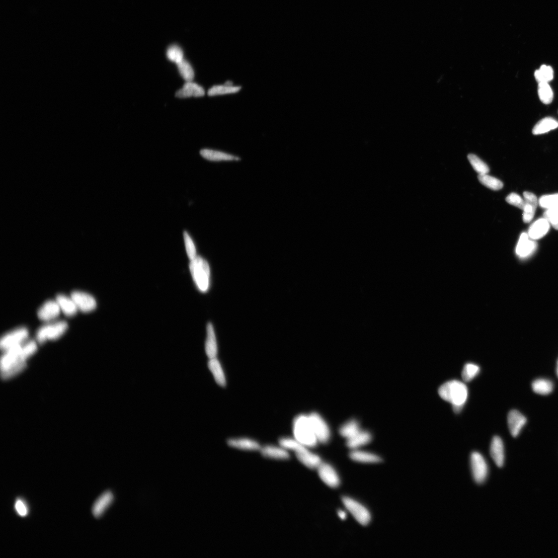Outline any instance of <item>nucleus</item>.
<instances>
[{"instance_id": "nucleus-1", "label": "nucleus", "mask_w": 558, "mask_h": 558, "mask_svg": "<svg viewBox=\"0 0 558 558\" xmlns=\"http://www.w3.org/2000/svg\"><path fill=\"white\" fill-rule=\"evenodd\" d=\"M36 350V343L30 341L6 350L1 359L3 377L8 378L21 371L25 367L26 359L33 355Z\"/></svg>"}, {"instance_id": "nucleus-2", "label": "nucleus", "mask_w": 558, "mask_h": 558, "mask_svg": "<svg viewBox=\"0 0 558 558\" xmlns=\"http://www.w3.org/2000/svg\"><path fill=\"white\" fill-rule=\"evenodd\" d=\"M441 398L452 404L456 413H460L468 398L469 391L466 385L458 380L448 381L438 389Z\"/></svg>"}, {"instance_id": "nucleus-3", "label": "nucleus", "mask_w": 558, "mask_h": 558, "mask_svg": "<svg viewBox=\"0 0 558 558\" xmlns=\"http://www.w3.org/2000/svg\"><path fill=\"white\" fill-rule=\"evenodd\" d=\"M293 433L298 442L308 448H315L319 443L309 415L301 414L294 419Z\"/></svg>"}, {"instance_id": "nucleus-4", "label": "nucleus", "mask_w": 558, "mask_h": 558, "mask_svg": "<svg viewBox=\"0 0 558 558\" xmlns=\"http://www.w3.org/2000/svg\"><path fill=\"white\" fill-rule=\"evenodd\" d=\"M189 267L198 289L202 292H206L210 285V268L208 263L201 256H197L191 260Z\"/></svg>"}, {"instance_id": "nucleus-5", "label": "nucleus", "mask_w": 558, "mask_h": 558, "mask_svg": "<svg viewBox=\"0 0 558 558\" xmlns=\"http://www.w3.org/2000/svg\"><path fill=\"white\" fill-rule=\"evenodd\" d=\"M68 325L66 321L49 322L38 329L36 338L38 342L44 343L48 340H56L66 332Z\"/></svg>"}, {"instance_id": "nucleus-6", "label": "nucleus", "mask_w": 558, "mask_h": 558, "mask_svg": "<svg viewBox=\"0 0 558 558\" xmlns=\"http://www.w3.org/2000/svg\"><path fill=\"white\" fill-rule=\"evenodd\" d=\"M342 502L347 510L354 516L355 520L362 526H367L371 520V516L368 510L358 501L347 497L342 498Z\"/></svg>"}, {"instance_id": "nucleus-7", "label": "nucleus", "mask_w": 558, "mask_h": 558, "mask_svg": "<svg viewBox=\"0 0 558 558\" xmlns=\"http://www.w3.org/2000/svg\"><path fill=\"white\" fill-rule=\"evenodd\" d=\"M308 415L319 443H328L330 440L331 431L326 421L318 412H311Z\"/></svg>"}, {"instance_id": "nucleus-8", "label": "nucleus", "mask_w": 558, "mask_h": 558, "mask_svg": "<svg viewBox=\"0 0 558 558\" xmlns=\"http://www.w3.org/2000/svg\"><path fill=\"white\" fill-rule=\"evenodd\" d=\"M472 471L475 481L478 484H482L486 480L488 475V466L481 454L478 452L472 453L471 457Z\"/></svg>"}, {"instance_id": "nucleus-9", "label": "nucleus", "mask_w": 558, "mask_h": 558, "mask_svg": "<svg viewBox=\"0 0 558 558\" xmlns=\"http://www.w3.org/2000/svg\"><path fill=\"white\" fill-rule=\"evenodd\" d=\"M29 332L24 327L19 328L5 334L1 340V347L6 350L22 344L28 339Z\"/></svg>"}, {"instance_id": "nucleus-10", "label": "nucleus", "mask_w": 558, "mask_h": 558, "mask_svg": "<svg viewBox=\"0 0 558 558\" xmlns=\"http://www.w3.org/2000/svg\"><path fill=\"white\" fill-rule=\"evenodd\" d=\"M318 470L319 478L327 485L333 488L339 486L340 479L339 475L330 465L322 463Z\"/></svg>"}, {"instance_id": "nucleus-11", "label": "nucleus", "mask_w": 558, "mask_h": 558, "mask_svg": "<svg viewBox=\"0 0 558 558\" xmlns=\"http://www.w3.org/2000/svg\"><path fill=\"white\" fill-rule=\"evenodd\" d=\"M78 309L83 313L94 310L97 306L95 298L91 295L81 291H75L71 294Z\"/></svg>"}, {"instance_id": "nucleus-12", "label": "nucleus", "mask_w": 558, "mask_h": 558, "mask_svg": "<svg viewBox=\"0 0 558 558\" xmlns=\"http://www.w3.org/2000/svg\"><path fill=\"white\" fill-rule=\"evenodd\" d=\"M61 310L56 301H48L39 309L37 316L41 320L50 322L55 320L60 315Z\"/></svg>"}, {"instance_id": "nucleus-13", "label": "nucleus", "mask_w": 558, "mask_h": 558, "mask_svg": "<svg viewBox=\"0 0 558 558\" xmlns=\"http://www.w3.org/2000/svg\"><path fill=\"white\" fill-rule=\"evenodd\" d=\"M537 248L536 242L531 239L527 233H523L517 243L516 253L521 258H526L533 254Z\"/></svg>"}, {"instance_id": "nucleus-14", "label": "nucleus", "mask_w": 558, "mask_h": 558, "mask_svg": "<svg viewBox=\"0 0 558 558\" xmlns=\"http://www.w3.org/2000/svg\"><path fill=\"white\" fill-rule=\"evenodd\" d=\"M525 206L523 210V219L525 223L528 224L533 219L539 203V201L535 194L525 191L523 194Z\"/></svg>"}, {"instance_id": "nucleus-15", "label": "nucleus", "mask_w": 558, "mask_h": 558, "mask_svg": "<svg viewBox=\"0 0 558 558\" xmlns=\"http://www.w3.org/2000/svg\"><path fill=\"white\" fill-rule=\"evenodd\" d=\"M295 453L297 459L311 470L318 469L322 463L320 458L310 452L307 447Z\"/></svg>"}, {"instance_id": "nucleus-16", "label": "nucleus", "mask_w": 558, "mask_h": 558, "mask_svg": "<svg viewBox=\"0 0 558 558\" xmlns=\"http://www.w3.org/2000/svg\"><path fill=\"white\" fill-rule=\"evenodd\" d=\"M527 422L526 417L520 412L516 410H511L508 417V423L511 434L516 437L520 434Z\"/></svg>"}, {"instance_id": "nucleus-17", "label": "nucleus", "mask_w": 558, "mask_h": 558, "mask_svg": "<svg viewBox=\"0 0 558 558\" xmlns=\"http://www.w3.org/2000/svg\"><path fill=\"white\" fill-rule=\"evenodd\" d=\"M260 451L262 455L266 458L281 461L288 460L291 458L288 450L280 446L266 445L261 447Z\"/></svg>"}, {"instance_id": "nucleus-18", "label": "nucleus", "mask_w": 558, "mask_h": 558, "mask_svg": "<svg viewBox=\"0 0 558 558\" xmlns=\"http://www.w3.org/2000/svg\"><path fill=\"white\" fill-rule=\"evenodd\" d=\"M227 444L231 447L246 451L260 450L262 447L256 440L245 437L229 439Z\"/></svg>"}, {"instance_id": "nucleus-19", "label": "nucleus", "mask_w": 558, "mask_h": 558, "mask_svg": "<svg viewBox=\"0 0 558 558\" xmlns=\"http://www.w3.org/2000/svg\"><path fill=\"white\" fill-rule=\"evenodd\" d=\"M551 224L545 218H540L532 225L528 230V236L533 240H538L546 236L550 229Z\"/></svg>"}, {"instance_id": "nucleus-20", "label": "nucleus", "mask_w": 558, "mask_h": 558, "mask_svg": "<svg viewBox=\"0 0 558 558\" xmlns=\"http://www.w3.org/2000/svg\"><path fill=\"white\" fill-rule=\"evenodd\" d=\"M490 456L498 467L504 463V448L503 441L497 436L493 437L490 447Z\"/></svg>"}, {"instance_id": "nucleus-21", "label": "nucleus", "mask_w": 558, "mask_h": 558, "mask_svg": "<svg viewBox=\"0 0 558 558\" xmlns=\"http://www.w3.org/2000/svg\"><path fill=\"white\" fill-rule=\"evenodd\" d=\"M114 499L112 492L106 491L97 499L93 505L92 512L96 518L101 517L111 505Z\"/></svg>"}, {"instance_id": "nucleus-22", "label": "nucleus", "mask_w": 558, "mask_h": 558, "mask_svg": "<svg viewBox=\"0 0 558 558\" xmlns=\"http://www.w3.org/2000/svg\"><path fill=\"white\" fill-rule=\"evenodd\" d=\"M205 94V90L201 86L191 81L187 82L177 91L175 96L178 98L199 97L204 96Z\"/></svg>"}, {"instance_id": "nucleus-23", "label": "nucleus", "mask_w": 558, "mask_h": 558, "mask_svg": "<svg viewBox=\"0 0 558 558\" xmlns=\"http://www.w3.org/2000/svg\"><path fill=\"white\" fill-rule=\"evenodd\" d=\"M208 367L217 384L222 387L227 386L226 375L221 363L217 358L210 359Z\"/></svg>"}, {"instance_id": "nucleus-24", "label": "nucleus", "mask_w": 558, "mask_h": 558, "mask_svg": "<svg viewBox=\"0 0 558 558\" xmlns=\"http://www.w3.org/2000/svg\"><path fill=\"white\" fill-rule=\"evenodd\" d=\"M207 338L205 343V352L209 359L216 358L218 347L216 335L212 324L209 323L207 326Z\"/></svg>"}, {"instance_id": "nucleus-25", "label": "nucleus", "mask_w": 558, "mask_h": 558, "mask_svg": "<svg viewBox=\"0 0 558 558\" xmlns=\"http://www.w3.org/2000/svg\"><path fill=\"white\" fill-rule=\"evenodd\" d=\"M56 300L60 308L61 312L67 316H74L79 310L71 296L59 295Z\"/></svg>"}, {"instance_id": "nucleus-26", "label": "nucleus", "mask_w": 558, "mask_h": 558, "mask_svg": "<svg viewBox=\"0 0 558 558\" xmlns=\"http://www.w3.org/2000/svg\"><path fill=\"white\" fill-rule=\"evenodd\" d=\"M372 434L368 431L361 430L351 438L347 440V446L350 449L357 450L371 442Z\"/></svg>"}, {"instance_id": "nucleus-27", "label": "nucleus", "mask_w": 558, "mask_h": 558, "mask_svg": "<svg viewBox=\"0 0 558 558\" xmlns=\"http://www.w3.org/2000/svg\"><path fill=\"white\" fill-rule=\"evenodd\" d=\"M349 457L353 461L366 464L379 463L383 461L382 459L376 454L360 450H354L349 454Z\"/></svg>"}, {"instance_id": "nucleus-28", "label": "nucleus", "mask_w": 558, "mask_h": 558, "mask_svg": "<svg viewBox=\"0 0 558 558\" xmlns=\"http://www.w3.org/2000/svg\"><path fill=\"white\" fill-rule=\"evenodd\" d=\"M202 157L207 159L213 161L239 160L238 157L224 152L209 149H204L200 151Z\"/></svg>"}, {"instance_id": "nucleus-29", "label": "nucleus", "mask_w": 558, "mask_h": 558, "mask_svg": "<svg viewBox=\"0 0 558 558\" xmlns=\"http://www.w3.org/2000/svg\"><path fill=\"white\" fill-rule=\"evenodd\" d=\"M558 128V121L551 117H547L540 120L534 127L533 133L535 135L547 133Z\"/></svg>"}, {"instance_id": "nucleus-30", "label": "nucleus", "mask_w": 558, "mask_h": 558, "mask_svg": "<svg viewBox=\"0 0 558 558\" xmlns=\"http://www.w3.org/2000/svg\"><path fill=\"white\" fill-rule=\"evenodd\" d=\"M361 431L360 424L356 419L344 423L339 429L340 435L347 440L352 438Z\"/></svg>"}, {"instance_id": "nucleus-31", "label": "nucleus", "mask_w": 558, "mask_h": 558, "mask_svg": "<svg viewBox=\"0 0 558 558\" xmlns=\"http://www.w3.org/2000/svg\"><path fill=\"white\" fill-rule=\"evenodd\" d=\"M240 86L224 85H215L211 88L208 91L210 96L223 95L229 94L236 93L241 89Z\"/></svg>"}, {"instance_id": "nucleus-32", "label": "nucleus", "mask_w": 558, "mask_h": 558, "mask_svg": "<svg viewBox=\"0 0 558 558\" xmlns=\"http://www.w3.org/2000/svg\"><path fill=\"white\" fill-rule=\"evenodd\" d=\"M554 70L550 66L543 65L535 73V77L538 83H549L554 79Z\"/></svg>"}, {"instance_id": "nucleus-33", "label": "nucleus", "mask_w": 558, "mask_h": 558, "mask_svg": "<svg viewBox=\"0 0 558 558\" xmlns=\"http://www.w3.org/2000/svg\"><path fill=\"white\" fill-rule=\"evenodd\" d=\"M533 391L537 394L541 395H547L551 394L553 390V384L549 380L546 379H538L535 381L533 385Z\"/></svg>"}, {"instance_id": "nucleus-34", "label": "nucleus", "mask_w": 558, "mask_h": 558, "mask_svg": "<svg viewBox=\"0 0 558 558\" xmlns=\"http://www.w3.org/2000/svg\"><path fill=\"white\" fill-rule=\"evenodd\" d=\"M538 94L541 101L544 104H550L554 99V93L549 83H539Z\"/></svg>"}, {"instance_id": "nucleus-35", "label": "nucleus", "mask_w": 558, "mask_h": 558, "mask_svg": "<svg viewBox=\"0 0 558 558\" xmlns=\"http://www.w3.org/2000/svg\"><path fill=\"white\" fill-rule=\"evenodd\" d=\"M478 179L479 182L482 185L493 190H499L503 187L501 181L496 178L490 176L487 174L478 175Z\"/></svg>"}, {"instance_id": "nucleus-36", "label": "nucleus", "mask_w": 558, "mask_h": 558, "mask_svg": "<svg viewBox=\"0 0 558 558\" xmlns=\"http://www.w3.org/2000/svg\"><path fill=\"white\" fill-rule=\"evenodd\" d=\"M178 72L183 79L187 82H191L194 77V70L190 64L184 59L177 64Z\"/></svg>"}, {"instance_id": "nucleus-37", "label": "nucleus", "mask_w": 558, "mask_h": 558, "mask_svg": "<svg viewBox=\"0 0 558 558\" xmlns=\"http://www.w3.org/2000/svg\"><path fill=\"white\" fill-rule=\"evenodd\" d=\"M479 372L480 368L477 365L473 363H467L462 373V379L465 382H470L476 378Z\"/></svg>"}, {"instance_id": "nucleus-38", "label": "nucleus", "mask_w": 558, "mask_h": 558, "mask_svg": "<svg viewBox=\"0 0 558 558\" xmlns=\"http://www.w3.org/2000/svg\"><path fill=\"white\" fill-rule=\"evenodd\" d=\"M468 159L474 170L479 175L486 174L489 172L488 165L481 159H480L477 156L472 154H470L468 156Z\"/></svg>"}, {"instance_id": "nucleus-39", "label": "nucleus", "mask_w": 558, "mask_h": 558, "mask_svg": "<svg viewBox=\"0 0 558 558\" xmlns=\"http://www.w3.org/2000/svg\"><path fill=\"white\" fill-rule=\"evenodd\" d=\"M279 445L287 450H292L295 452L300 451L306 447L298 441L295 438L290 437H282L279 440Z\"/></svg>"}, {"instance_id": "nucleus-40", "label": "nucleus", "mask_w": 558, "mask_h": 558, "mask_svg": "<svg viewBox=\"0 0 558 558\" xmlns=\"http://www.w3.org/2000/svg\"><path fill=\"white\" fill-rule=\"evenodd\" d=\"M166 57L168 60L176 64L184 59L182 49L177 45L168 47L166 51Z\"/></svg>"}, {"instance_id": "nucleus-41", "label": "nucleus", "mask_w": 558, "mask_h": 558, "mask_svg": "<svg viewBox=\"0 0 558 558\" xmlns=\"http://www.w3.org/2000/svg\"><path fill=\"white\" fill-rule=\"evenodd\" d=\"M542 208L548 209L558 207V193L543 196L539 200Z\"/></svg>"}, {"instance_id": "nucleus-42", "label": "nucleus", "mask_w": 558, "mask_h": 558, "mask_svg": "<svg viewBox=\"0 0 558 558\" xmlns=\"http://www.w3.org/2000/svg\"><path fill=\"white\" fill-rule=\"evenodd\" d=\"M184 238L187 255L190 260H192L197 256L196 246L186 231L184 232Z\"/></svg>"}, {"instance_id": "nucleus-43", "label": "nucleus", "mask_w": 558, "mask_h": 558, "mask_svg": "<svg viewBox=\"0 0 558 558\" xmlns=\"http://www.w3.org/2000/svg\"><path fill=\"white\" fill-rule=\"evenodd\" d=\"M544 217L548 220L553 228L558 230V207L548 209L545 212Z\"/></svg>"}, {"instance_id": "nucleus-44", "label": "nucleus", "mask_w": 558, "mask_h": 558, "mask_svg": "<svg viewBox=\"0 0 558 558\" xmlns=\"http://www.w3.org/2000/svg\"><path fill=\"white\" fill-rule=\"evenodd\" d=\"M506 201L509 204L513 205L522 210L524 209L525 201L520 196L515 193H512L506 198Z\"/></svg>"}, {"instance_id": "nucleus-45", "label": "nucleus", "mask_w": 558, "mask_h": 558, "mask_svg": "<svg viewBox=\"0 0 558 558\" xmlns=\"http://www.w3.org/2000/svg\"><path fill=\"white\" fill-rule=\"evenodd\" d=\"M15 509L17 513L22 517H24L28 513L27 505L21 499H18L15 503Z\"/></svg>"}, {"instance_id": "nucleus-46", "label": "nucleus", "mask_w": 558, "mask_h": 558, "mask_svg": "<svg viewBox=\"0 0 558 558\" xmlns=\"http://www.w3.org/2000/svg\"><path fill=\"white\" fill-rule=\"evenodd\" d=\"M337 514H338L339 517L342 520H345L346 518L347 514L345 512L340 510L338 511V513H337Z\"/></svg>"}, {"instance_id": "nucleus-47", "label": "nucleus", "mask_w": 558, "mask_h": 558, "mask_svg": "<svg viewBox=\"0 0 558 558\" xmlns=\"http://www.w3.org/2000/svg\"></svg>"}]
</instances>
